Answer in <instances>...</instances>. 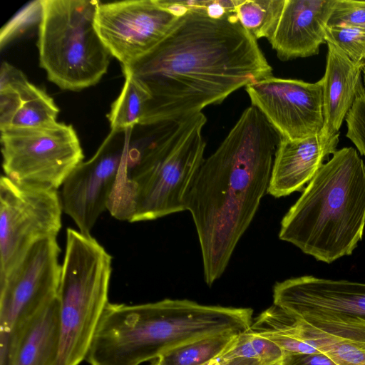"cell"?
<instances>
[{
    "mask_svg": "<svg viewBox=\"0 0 365 365\" xmlns=\"http://www.w3.org/2000/svg\"><path fill=\"white\" fill-rule=\"evenodd\" d=\"M122 69L150 96L140 125L187 118L272 76L257 39L237 17L217 19L197 12L180 16L155 48Z\"/></svg>",
    "mask_w": 365,
    "mask_h": 365,
    "instance_id": "6da1fadb",
    "label": "cell"
},
{
    "mask_svg": "<svg viewBox=\"0 0 365 365\" xmlns=\"http://www.w3.org/2000/svg\"><path fill=\"white\" fill-rule=\"evenodd\" d=\"M282 136L255 106L247 107L216 150L205 159L185 197L211 286L232 255L267 189Z\"/></svg>",
    "mask_w": 365,
    "mask_h": 365,
    "instance_id": "7a4b0ae2",
    "label": "cell"
},
{
    "mask_svg": "<svg viewBox=\"0 0 365 365\" xmlns=\"http://www.w3.org/2000/svg\"><path fill=\"white\" fill-rule=\"evenodd\" d=\"M252 314L250 308L203 305L188 299L110 304L101 322L100 343L110 365H140L202 338L246 332Z\"/></svg>",
    "mask_w": 365,
    "mask_h": 365,
    "instance_id": "3957f363",
    "label": "cell"
},
{
    "mask_svg": "<svg viewBox=\"0 0 365 365\" xmlns=\"http://www.w3.org/2000/svg\"><path fill=\"white\" fill-rule=\"evenodd\" d=\"M365 227V165L353 147L324 163L283 217L280 240L330 264L351 255Z\"/></svg>",
    "mask_w": 365,
    "mask_h": 365,
    "instance_id": "277c9868",
    "label": "cell"
},
{
    "mask_svg": "<svg viewBox=\"0 0 365 365\" xmlns=\"http://www.w3.org/2000/svg\"><path fill=\"white\" fill-rule=\"evenodd\" d=\"M112 257L91 235L66 230L58 291L60 344L55 365H78L86 359L108 304Z\"/></svg>",
    "mask_w": 365,
    "mask_h": 365,
    "instance_id": "5b68a950",
    "label": "cell"
},
{
    "mask_svg": "<svg viewBox=\"0 0 365 365\" xmlns=\"http://www.w3.org/2000/svg\"><path fill=\"white\" fill-rule=\"evenodd\" d=\"M202 112L180 120L167 148L153 167L113 192L107 210L117 220H153L185 210V197L205 158Z\"/></svg>",
    "mask_w": 365,
    "mask_h": 365,
    "instance_id": "8992f818",
    "label": "cell"
},
{
    "mask_svg": "<svg viewBox=\"0 0 365 365\" xmlns=\"http://www.w3.org/2000/svg\"><path fill=\"white\" fill-rule=\"evenodd\" d=\"M96 0H41L37 47L39 64L63 90L96 84L111 55L94 26Z\"/></svg>",
    "mask_w": 365,
    "mask_h": 365,
    "instance_id": "52a82bcc",
    "label": "cell"
},
{
    "mask_svg": "<svg viewBox=\"0 0 365 365\" xmlns=\"http://www.w3.org/2000/svg\"><path fill=\"white\" fill-rule=\"evenodd\" d=\"M5 176L22 184L58 190L84 158L71 125L1 130Z\"/></svg>",
    "mask_w": 365,
    "mask_h": 365,
    "instance_id": "ba28073f",
    "label": "cell"
},
{
    "mask_svg": "<svg viewBox=\"0 0 365 365\" xmlns=\"http://www.w3.org/2000/svg\"><path fill=\"white\" fill-rule=\"evenodd\" d=\"M62 205L58 190L0 179V281L37 242L56 237Z\"/></svg>",
    "mask_w": 365,
    "mask_h": 365,
    "instance_id": "9c48e42d",
    "label": "cell"
},
{
    "mask_svg": "<svg viewBox=\"0 0 365 365\" xmlns=\"http://www.w3.org/2000/svg\"><path fill=\"white\" fill-rule=\"evenodd\" d=\"M60 252L56 237L40 240L0 281V331L9 334L10 339L57 297Z\"/></svg>",
    "mask_w": 365,
    "mask_h": 365,
    "instance_id": "30bf717a",
    "label": "cell"
},
{
    "mask_svg": "<svg viewBox=\"0 0 365 365\" xmlns=\"http://www.w3.org/2000/svg\"><path fill=\"white\" fill-rule=\"evenodd\" d=\"M157 0H128L97 6L94 26L111 55L128 67L155 48L178 19Z\"/></svg>",
    "mask_w": 365,
    "mask_h": 365,
    "instance_id": "8fae6325",
    "label": "cell"
},
{
    "mask_svg": "<svg viewBox=\"0 0 365 365\" xmlns=\"http://www.w3.org/2000/svg\"><path fill=\"white\" fill-rule=\"evenodd\" d=\"M129 130L110 131L93 156L81 163L62 185V208L78 230L91 235L110 196L126 156Z\"/></svg>",
    "mask_w": 365,
    "mask_h": 365,
    "instance_id": "7c38bea8",
    "label": "cell"
},
{
    "mask_svg": "<svg viewBox=\"0 0 365 365\" xmlns=\"http://www.w3.org/2000/svg\"><path fill=\"white\" fill-rule=\"evenodd\" d=\"M251 105L289 140L319 134L324 126L323 80L307 83L272 76L245 86Z\"/></svg>",
    "mask_w": 365,
    "mask_h": 365,
    "instance_id": "4fadbf2b",
    "label": "cell"
},
{
    "mask_svg": "<svg viewBox=\"0 0 365 365\" xmlns=\"http://www.w3.org/2000/svg\"><path fill=\"white\" fill-rule=\"evenodd\" d=\"M273 304L297 318L349 317L365 319V283L305 275L275 284Z\"/></svg>",
    "mask_w": 365,
    "mask_h": 365,
    "instance_id": "5bb4252c",
    "label": "cell"
},
{
    "mask_svg": "<svg viewBox=\"0 0 365 365\" xmlns=\"http://www.w3.org/2000/svg\"><path fill=\"white\" fill-rule=\"evenodd\" d=\"M335 0H285L277 29L269 40L281 61L317 55Z\"/></svg>",
    "mask_w": 365,
    "mask_h": 365,
    "instance_id": "9a60e30c",
    "label": "cell"
},
{
    "mask_svg": "<svg viewBox=\"0 0 365 365\" xmlns=\"http://www.w3.org/2000/svg\"><path fill=\"white\" fill-rule=\"evenodd\" d=\"M339 133L292 140L282 137L275 152L267 192L281 197L300 191L329 155L336 151Z\"/></svg>",
    "mask_w": 365,
    "mask_h": 365,
    "instance_id": "2e32d148",
    "label": "cell"
},
{
    "mask_svg": "<svg viewBox=\"0 0 365 365\" xmlns=\"http://www.w3.org/2000/svg\"><path fill=\"white\" fill-rule=\"evenodd\" d=\"M327 46L321 133L329 136L339 133L356 100L365 94V87L362 82L364 61L354 62L336 46Z\"/></svg>",
    "mask_w": 365,
    "mask_h": 365,
    "instance_id": "e0dca14e",
    "label": "cell"
},
{
    "mask_svg": "<svg viewBox=\"0 0 365 365\" xmlns=\"http://www.w3.org/2000/svg\"><path fill=\"white\" fill-rule=\"evenodd\" d=\"M307 337L339 365H365V319L336 316L299 318Z\"/></svg>",
    "mask_w": 365,
    "mask_h": 365,
    "instance_id": "ac0fdd59",
    "label": "cell"
},
{
    "mask_svg": "<svg viewBox=\"0 0 365 365\" xmlns=\"http://www.w3.org/2000/svg\"><path fill=\"white\" fill-rule=\"evenodd\" d=\"M10 344L11 365H55L60 344L58 297L39 310Z\"/></svg>",
    "mask_w": 365,
    "mask_h": 365,
    "instance_id": "d6986e66",
    "label": "cell"
},
{
    "mask_svg": "<svg viewBox=\"0 0 365 365\" xmlns=\"http://www.w3.org/2000/svg\"><path fill=\"white\" fill-rule=\"evenodd\" d=\"M248 331L272 341L284 356L321 352L307 337L301 319L274 304L252 321Z\"/></svg>",
    "mask_w": 365,
    "mask_h": 365,
    "instance_id": "ffe728a7",
    "label": "cell"
},
{
    "mask_svg": "<svg viewBox=\"0 0 365 365\" xmlns=\"http://www.w3.org/2000/svg\"><path fill=\"white\" fill-rule=\"evenodd\" d=\"M125 82L108 114L111 131L123 132L138 125L150 96L143 84L134 76L124 74Z\"/></svg>",
    "mask_w": 365,
    "mask_h": 365,
    "instance_id": "44dd1931",
    "label": "cell"
},
{
    "mask_svg": "<svg viewBox=\"0 0 365 365\" xmlns=\"http://www.w3.org/2000/svg\"><path fill=\"white\" fill-rule=\"evenodd\" d=\"M240 334L227 333L202 338L174 349L157 360L162 365H204L227 351Z\"/></svg>",
    "mask_w": 365,
    "mask_h": 365,
    "instance_id": "7402d4cb",
    "label": "cell"
},
{
    "mask_svg": "<svg viewBox=\"0 0 365 365\" xmlns=\"http://www.w3.org/2000/svg\"><path fill=\"white\" fill-rule=\"evenodd\" d=\"M18 93L21 98L20 106L6 128H38L58 122L59 110L43 90L29 82Z\"/></svg>",
    "mask_w": 365,
    "mask_h": 365,
    "instance_id": "603a6c76",
    "label": "cell"
},
{
    "mask_svg": "<svg viewBox=\"0 0 365 365\" xmlns=\"http://www.w3.org/2000/svg\"><path fill=\"white\" fill-rule=\"evenodd\" d=\"M285 0H242L236 10L240 24L255 38L274 35Z\"/></svg>",
    "mask_w": 365,
    "mask_h": 365,
    "instance_id": "cb8c5ba5",
    "label": "cell"
},
{
    "mask_svg": "<svg viewBox=\"0 0 365 365\" xmlns=\"http://www.w3.org/2000/svg\"><path fill=\"white\" fill-rule=\"evenodd\" d=\"M284 356L283 351L276 344L247 331L240 334L235 344L218 358L222 361L252 359L262 365H270L281 361Z\"/></svg>",
    "mask_w": 365,
    "mask_h": 365,
    "instance_id": "d4e9b609",
    "label": "cell"
},
{
    "mask_svg": "<svg viewBox=\"0 0 365 365\" xmlns=\"http://www.w3.org/2000/svg\"><path fill=\"white\" fill-rule=\"evenodd\" d=\"M157 1L159 5L177 16H181L187 12H197L220 19L237 17L236 10L242 0H157Z\"/></svg>",
    "mask_w": 365,
    "mask_h": 365,
    "instance_id": "484cf974",
    "label": "cell"
},
{
    "mask_svg": "<svg viewBox=\"0 0 365 365\" xmlns=\"http://www.w3.org/2000/svg\"><path fill=\"white\" fill-rule=\"evenodd\" d=\"M326 42L356 63L365 61V31L348 26L327 27Z\"/></svg>",
    "mask_w": 365,
    "mask_h": 365,
    "instance_id": "4316f807",
    "label": "cell"
},
{
    "mask_svg": "<svg viewBox=\"0 0 365 365\" xmlns=\"http://www.w3.org/2000/svg\"><path fill=\"white\" fill-rule=\"evenodd\" d=\"M327 26H348L365 31V1L335 0Z\"/></svg>",
    "mask_w": 365,
    "mask_h": 365,
    "instance_id": "83f0119b",
    "label": "cell"
},
{
    "mask_svg": "<svg viewBox=\"0 0 365 365\" xmlns=\"http://www.w3.org/2000/svg\"><path fill=\"white\" fill-rule=\"evenodd\" d=\"M345 120L346 137L365 157V94L356 100Z\"/></svg>",
    "mask_w": 365,
    "mask_h": 365,
    "instance_id": "f1b7e54d",
    "label": "cell"
},
{
    "mask_svg": "<svg viewBox=\"0 0 365 365\" xmlns=\"http://www.w3.org/2000/svg\"><path fill=\"white\" fill-rule=\"evenodd\" d=\"M41 0L29 4L21 11L9 24L2 29L1 33V46L6 43L13 36L24 31L26 28L41 19Z\"/></svg>",
    "mask_w": 365,
    "mask_h": 365,
    "instance_id": "f546056e",
    "label": "cell"
},
{
    "mask_svg": "<svg viewBox=\"0 0 365 365\" xmlns=\"http://www.w3.org/2000/svg\"><path fill=\"white\" fill-rule=\"evenodd\" d=\"M282 365H339L329 356L323 352L312 354H293L284 356Z\"/></svg>",
    "mask_w": 365,
    "mask_h": 365,
    "instance_id": "4dcf8cb0",
    "label": "cell"
},
{
    "mask_svg": "<svg viewBox=\"0 0 365 365\" xmlns=\"http://www.w3.org/2000/svg\"><path fill=\"white\" fill-rule=\"evenodd\" d=\"M213 361H210V362H209V363H207V364H204V365H212V362H213ZM150 365H162V364H160V363L158 361V360H157V359H155V360L153 361V362L150 364Z\"/></svg>",
    "mask_w": 365,
    "mask_h": 365,
    "instance_id": "1f68e13d",
    "label": "cell"
},
{
    "mask_svg": "<svg viewBox=\"0 0 365 365\" xmlns=\"http://www.w3.org/2000/svg\"><path fill=\"white\" fill-rule=\"evenodd\" d=\"M363 80H364V84L365 87V61H364V66L363 68Z\"/></svg>",
    "mask_w": 365,
    "mask_h": 365,
    "instance_id": "d6a6232c",
    "label": "cell"
},
{
    "mask_svg": "<svg viewBox=\"0 0 365 365\" xmlns=\"http://www.w3.org/2000/svg\"><path fill=\"white\" fill-rule=\"evenodd\" d=\"M270 365H282V360L281 361H279L277 362H275L274 364H272Z\"/></svg>",
    "mask_w": 365,
    "mask_h": 365,
    "instance_id": "836d02e7",
    "label": "cell"
}]
</instances>
